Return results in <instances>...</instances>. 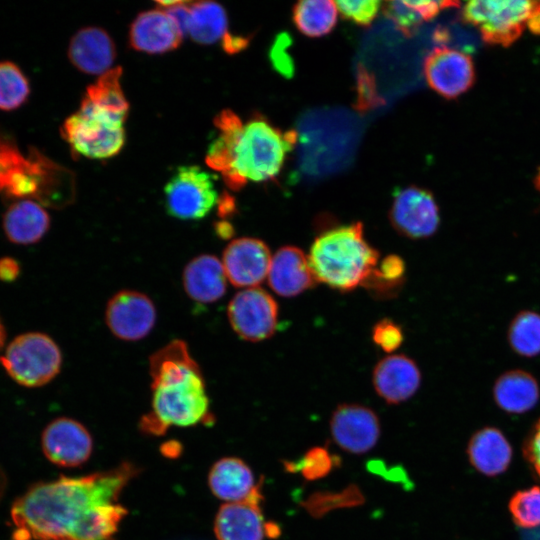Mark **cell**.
Masks as SVG:
<instances>
[{"instance_id":"cell-23","label":"cell","mask_w":540,"mask_h":540,"mask_svg":"<svg viewBox=\"0 0 540 540\" xmlns=\"http://www.w3.org/2000/svg\"><path fill=\"white\" fill-rule=\"evenodd\" d=\"M3 230L9 241L33 244L41 240L50 226L44 206L32 199L15 200L3 215Z\"/></svg>"},{"instance_id":"cell-5","label":"cell","mask_w":540,"mask_h":540,"mask_svg":"<svg viewBox=\"0 0 540 540\" xmlns=\"http://www.w3.org/2000/svg\"><path fill=\"white\" fill-rule=\"evenodd\" d=\"M0 194L62 207L73 199V175L34 147L23 151L12 136L0 131Z\"/></svg>"},{"instance_id":"cell-11","label":"cell","mask_w":540,"mask_h":540,"mask_svg":"<svg viewBox=\"0 0 540 540\" xmlns=\"http://www.w3.org/2000/svg\"><path fill=\"white\" fill-rule=\"evenodd\" d=\"M389 219L399 234L410 239L430 237L440 224L439 210L433 195L416 186L395 193Z\"/></svg>"},{"instance_id":"cell-14","label":"cell","mask_w":540,"mask_h":540,"mask_svg":"<svg viewBox=\"0 0 540 540\" xmlns=\"http://www.w3.org/2000/svg\"><path fill=\"white\" fill-rule=\"evenodd\" d=\"M330 431L334 442L352 454L371 450L380 436L377 414L359 404H342L331 417Z\"/></svg>"},{"instance_id":"cell-9","label":"cell","mask_w":540,"mask_h":540,"mask_svg":"<svg viewBox=\"0 0 540 540\" xmlns=\"http://www.w3.org/2000/svg\"><path fill=\"white\" fill-rule=\"evenodd\" d=\"M214 179L199 166L178 167L164 187L168 214L180 220L204 218L218 202Z\"/></svg>"},{"instance_id":"cell-26","label":"cell","mask_w":540,"mask_h":540,"mask_svg":"<svg viewBox=\"0 0 540 540\" xmlns=\"http://www.w3.org/2000/svg\"><path fill=\"white\" fill-rule=\"evenodd\" d=\"M493 397L499 408L512 414H522L539 401L540 389L530 373L516 369L501 374L494 383Z\"/></svg>"},{"instance_id":"cell-17","label":"cell","mask_w":540,"mask_h":540,"mask_svg":"<svg viewBox=\"0 0 540 540\" xmlns=\"http://www.w3.org/2000/svg\"><path fill=\"white\" fill-rule=\"evenodd\" d=\"M260 485L244 500L223 504L215 517L218 540H263L267 525L260 507Z\"/></svg>"},{"instance_id":"cell-15","label":"cell","mask_w":540,"mask_h":540,"mask_svg":"<svg viewBox=\"0 0 540 540\" xmlns=\"http://www.w3.org/2000/svg\"><path fill=\"white\" fill-rule=\"evenodd\" d=\"M272 256L260 239L242 237L223 251L222 265L229 282L238 288L256 287L268 276Z\"/></svg>"},{"instance_id":"cell-12","label":"cell","mask_w":540,"mask_h":540,"mask_svg":"<svg viewBox=\"0 0 540 540\" xmlns=\"http://www.w3.org/2000/svg\"><path fill=\"white\" fill-rule=\"evenodd\" d=\"M157 313L153 301L144 293L121 290L108 301L105 321L111 333L125 341H138L154 328Z\"/></svg>"},{"instance_id":"cell-8","label":"cell","mask_w":540,"mask_h":540,"mask_svg":"<svg viewBox=\"0 0 540 540\" xmlns=\"http://www.w3.org/2000/svg\"><path fill=\"white\" fill-rule=\"evenodd\" d=\"M0 362L18 384L39 387L60 372L62 354L56 342L40 332L17 336L6 348Z\"/></svg>"},{"instance_id":"cell-42","label":"cell","mask_w":540,"mask_h":540,"mask_svg":"<svg viewBox=\"0 0 540 540\" xmlns=\"http://www.w3.org/2000/svg\"><path fill=\"white\" fill-rule=\"evenodd\" d=\"M527 28L534 34L540 35V11L531 16Z\"/></svg>"},{"instance_id":"cell-38","label":"cell","mask_w":540,"mask_h":540,"mask_svg":"<svg viewBox=\"0 0 540 540\" xmlns=\"http://www.w3.org/2000/svg\"><path fill=\"white\" fill-rule=\"evenodd\" d=\"M325 461H329V455L324 450L315 449L304 460V474L306 477H318L325 474L328 471L330 465L317 464Z\"/></svg>"},{"instance_id":"cell-27","label":"cell","mask_w":540,"mask_h":540,"mask_svg":"<svg viewBox=\"0 0 540 540\" xmlns=\"http://www.w3.org/2000/svg\"><path fill=\"white\" fill-rule=\"evenodd\" d=\"M227 14L213 1L190 2L186 34L200 44H212L227 34Z\"/></svg>"},{"instance_id":"cell-36","label":"cell","mask_w":540,"mask_h":540,"mask_svg":"<svg viewBox=\"0 0 540 540\" xmlns=\"http://www.w3.org/2000/svg\"><path fill=\"white\" fill-rule=\"evenodd\" d=\"M290 43L291 41L287 34H279L270 50V60L275 70L286 77H291L293 74L292 59L286 53V48Z\"/></svg>"},{"instance_id":"cell-25","label":"cell","mask_w":540,"mask_h":540,"mask_svg":"<svg viewBox=\"0 0 540 540\" xmlns=\"http://www.w3.org/2000/svg\"><path fill=\"white\" fill-rule=\"evenodd\" d=\"M208 484L212 493L226 503L244 500L258 487L250 467L236 457H225L214 463Z\"/></svg>"},{"instance_id":"cell-18","label":"cell","mask_w":540,"mask_h":540,"mask_svg":"<svg viewBox=\"0 0 540 540\" xmlns=\"http://www.w3.org/2000/svg\"><path fill=\"white\" fill-rule=\"evenodd\" d=\"M183 36L172 17L159 8L138 14L129 29L131 47L148 54H162L178 48Z\"/></svg>"},{"instance_id":"cell-45","label":"cell","mask_w":540,"mask_h":540,"mask_svg":"<svg viewBox=\"0 0 540 540\" xmlns=\"http://www.w3.org/2000/svg\"><path fill=\"white\" fill-rule=\"evenodd\" d=\"M4 339H5V331H4V327L0 321V349L2 348L3 346V343H4Z\"/></svg>"},{"instance_id":"cell-46","label":"cell","mask_w":540,"mask_h":540,"mask_svg":"<svg viewBox=\"0 0 540 540\" xmlns=\"http://www.w3.org/2000/svg\"><path fill=\"white\" fill-rule=\"evenodd\" d=\"M534 183L536 188L540 191V168L538 169V172L535 176Z\"/></svg>"},{"instance_id":"cell-37","label":"cell","mask_w":540,"mask_h":540,"mask_svg":"<svg viewBox=\"0 0 540 540\" xmlns=\"http://www.w3.org/2000/svg\"><path fill=\"white\" fill-rule=\"evenodd\" d=\"M523 453L533 470L540 478V419L526 439Z\"/></svg>"},{"instance_id":"cell-40","label":"cell","mask_w":540,"mask_h":540,"mask_svg":"<svg viewBox=\"0 0 540 540\" xmlns=\"http://www.w3.org/2000/svg\"><path fill=\"white\" fill-rule=\"evenodd\" d=\"M248 43V39L244 37L239 36H232L230 34H226L223 37V48L227 53H237L243 48L246 47Z\"/></svg>"},{"instance_id":"cell-13","label":"cell","mask_w":540,"mask_h":540,"mask_svg":"<svg viewBox=\"0 0 540 540\" xmlns=\"http://www.w3.org/2000/svg\"><path fill=\"white\" fill-rule=\"evenodd\" d=\"M423 73L428 85L449 99L466 92L475 81L471 56L446 46L435 47L428 53L423 63Z\"/></svg>"},{"instance_id":"cell-31","label":"cell","mask_w":540,"mask_h":540,"mask_svg":"<svg viewBox=\"0 0 540 540\" xmlns=\"http://www.w3.org/2000/svg\"><path fill=\"white\" fill-rule=\"evenodd\" d=\"M30 83L22 69L12 61H0V110L13 111L26 103Z\"/></svg>"},{"instance_id":"cell-4","label":"cell","mask_w":540,"mask_h":540,"mask_svg":"<svg viewBox=\"0 0 540 540\" xmlns=\"http://www.w3.org/2000/svg\"><path fill=\"white\" fill-rule=\"evenodd\" d=\"M121 75V67L102 74L87 87L78 110L63 122L61 135L75 156L107 159L123 148L129 103Z\"/></svg>"},{"instance_id":"cell-21","label":"cell","mask_w":540,"mask_h":540,"mask_svg":"<svg viewBox=\"0 0 540 540\" xmlns=\"http://www.w3.org/2000/svg\"><path fill=\"white\" fill-rule=\"evenodd\" d=\"M116 57V48L110 35L98 27L78 30L70 40L68 58L81 72L102 75L109 71Z\"/></svg>"},{"instance_id":"cell-24","label":"cell","mask_w":540,"mask_h":540,"mask_svg":"<svg viewBox=\"0 0 540 540\" xmlns=\"http://www.w3.org/2000/svg\"><path fill=\"white\" fill-rule=\"evenodd\" d=\"M467 455L471 465L486 476H496L508 468L512 448L503 433L495 427L475 432L469 440Z\"/></svg>"},{"instance_id":"cell-3","label":"cell","mask_w":540,"mask_h":540,"mask_svg":"<svg viewBox=\"0 0 540 540\" xmlns=\"http://www.w3.org/2000/svg\"><path fill=\"white\" fill-rule=\"evenodd\" d=\"M149 373L152 410L142 422L149 432H163L169 426H193L207 417L205 381L184 341L175 339L153 353Z\"/></svg>"},{"instance_id":"cell-32","label":"cell","mask_w":540,"mask_h":540,"mask_svg":"<svg viewBox=\"0 0 540 540\" xmlns=\"http://www.w3.org/2000/svg\"><path fill=\"white\" fill-rule=\"evenodd\" d=\"M405 263L398 255H388L381 259L369 277L362 284L379 297L396 294L404 281Z\"/></svg>"},{"instance_id":"cell-35","label":"cell","mask_w":540,"mask_h":540,"mask_svg":"<svg viewBox=\"0 0 540 540\" xmlns=\"http://www.w3.org/2000/svg\"><path fill=\"white\" fill-rule=\"evenodd\" d=\"M373 342L385 352H393L404 340L402 328L391 319H382L372 328Z\"/></svg>"},{"instance_id":"cell-19","label":"cell","mask_w":540,"mask_h":540,"mask_svg":"<svg viewBox=\"0 0 540 540\" xmlns=\"http://www.w3.org/2000/svg\"><path fill=\"white\" fill-rule=\"evenodd\" d=\"M376 393L389 404H399L411 398L421 383V372L410 357L397 354L380 360L372 374Z\"/></svg>"},{"instance_id":"cell-10","label":"cell","mask_w":540,"mask_h":540,"mask_svg":"<svg viewBox=\"0 0 540 540\" xmlns=\"http://www.w3.org/2000/svg\"><path fill=\"white\" fill-rule=\"evenodd\" d=\"M278 314L275 299L259 287L239 291L227 308L232 329L241 339L249 342L270 338L276 331Z\"/></svg>"},{"instance_id":"cell-6","label":"cell","mask_w":540,"mask_h":540,"mask_svg":"<svg viewBox=\"0 0 540 540\" xmlns=\"http://www.w3.org/2000/svg\"><path fill=\"white\" fill-rule=\"evenodd\" d=\"M308 259L317 281L348 292L369 277L379 262V253L366 241L363 225L355 222L316 237Z\"/></svg>"},{"instance_id":"cell-7","label":"cell","mask_w":540,"mask_h":540,"mask_svg":"<svg viewBox=\"0 0 540 540\" xmlns=\"http://www.w3.org/2000/svg\"><path fill=\"white\" fill-rule=\"evenodd\" d=\"M538 11L540 1L472 0L462 7L461 18L475 26L486 43L507 47L521 36Z\"/></svg>"},{"instance_id":"cell-34","label":"cell","mask_w":540,"mask_h":540,"mask_svg":"<svg viewBox=\"0 0 540 540\" xmlns=\"http://www.w3.org/2000/svg\"><path fill=\"white\" fill-rule=\"evenodd\" d=\"M334 2L343 17L360 25H369L376 17L381 5V2L377 0H338Z\"/></svg>"},{"instance_id":"cell-29","label":"cell","mask_w":540,"mask_h":540,"mask_svg":"<svg viewBox=\"0 0 540 540\" xmlns=\"http://www.w3.org/2000/svg\"><path fill=\"white\" fill-rule=\"evenodd\" d=\"M293 21L300 32L309 37L329 33L337 21V8L330 0H303L293 8Z\"/></svg>"},{"instance_id":"cell-43","label":"cell","mask_w":540,"mask_h":540,"mask_svg":"<svg viewBox=\"0 0 540 540\" xmlns=\"http://www.w3.org/2000/svg\"><path fill=\"white\" fill-rule=\"evenodd\" d=\"M216 232L222 238H229L233 234V228L229 223L221 222V223H218V227L216 228Z\"/></svg>"},{"instance_id":"cell-44","label":"cell","mask_w":540,"mask_h":540,"mask_svg":"<svg viewBox=\"0 0 540 540\" xmlns=\"http://www.w3.org/2000/svg\"><path fill=\"white\" fill-rule=\"evenodd\" d=\"M5 482H6V480H5L4 473H3V471L0 469V499L2 498L3 493H4Z\"/></svg>"},{"instance_id":"cell-30","label":"cell","mask_w":540,"mask_h":540,"mask_svg":"<svg viewBox=\"0 0 540 540\" xmlns=\"http://www.w3.org/2000/svg\"><path fill=\"white\" fill-rule=\"evenodd\" d=\"M508 341L513 351L524 357L540 354V314L521 311L511 321Z\"/></svg>"},{"instance_id":"cell-33","label":"cell","mask_w":540,"mask_h":540,"mask_svg":"<svg viewBox=\"0 0 540 540\" xmlns=\"http://www.w3.org/2000/svg\"><path fill=\"white\" fill-rule=\"evenodd\" d=\"M509 511L514 523L521 528L540 525V487L533 486L516 492L509 501Z\"/></svg>"},{"instance_id":"cell-41","label":"cell","mask_w":540,"mask_h":540,"mask_svg":"<svg viewBox=\"0 0 540 540\" xmlns=\"http://www.w3.org/2000/svg\"><path fill=\"white\" fill-rule=\"evenodd\" d=\"M220 200H221V204L219 207V213L221 215L230 214L235 208L233 199L230 198L228 195H225V197H222Z\"/></svg>"},{"instance_id":"cell-20","label":"cell","mask_w":540,"mask_h":540,"mask_svg":"<svg viewBox=\"0 0 540 540\" xmlns=\"http://www.w3.org/2000/svg\"><path fill=\"white\" fill-rule=\"evenodd\" d=\"M316 282L308 257L298 247H281L272 257L268 283L279 296H297Z\"/></svg>"},{"instance_id":"cell-16","label":"cell","mask_w":540,"mask_h":540,"mask_svg":"<svg viewBox=\"0 0 540 540\" xmlns=\"http://www.w3.org/2000/svg\"><path fill=\"white\" fill-rule=\"evenodd\" d=\"M41 442L45 456L63 467L83 464L93 448L89 431L78 421L66 417L50 422L43 431Z\"/></svg>"},{"instance_id":"cell-1","label":"cell","mask_w":540,"mask_h":540,"mask_svg":"<svg viewBox=\"0 0 540 540\" xmlns=\"http://www.w3.org/2000/svg\"><path fill=\"white\" fill-rule=\"evenodd\" d=\"M134 472L124 464L33 486L12 507L14 540H107L126 514L118 497Z\"/></svg>"},{"instance_id":"cell-28","label":"cell","mask_w":540,"mask_h":540,"mask_svg":"<svg viewBox=\"0 0 540 540\" xmlns=\"http://www.w3.org/2000/svg\"><path fill=\"white\" fill-rule=\"evenodd\" d=\"M459 6L451 1H389L385 3V15L405 35H411L419 25L434 18L441 10Z\"/></svg>"},{"instance_id":"cell-2","label":"cell","mask_w":540,"mask_h":540,"mask_svg":"<svg viewBox=\"0 0 540 540\" xmlns=\"http://www.w3.org/2000/svg\"><path fill=\"white\" fill-rule=\"evenodd\" d=\"M214 125L218 134L209 145L206 163L232 190L248 181L276 177L297 139L294 130L282 131L261 116L243 123L230 109L222 110Z\"/></svg>"},{"instance_id":"cell-39","label":"cell","mask_w":540,"mask_h":540,"mask_svg":"<svg viewBox=\"0 0 540 540\" xmlns=\"http://www.w3.org/2000/svg\"><path fill=\"white\" fill-rule=\"evenodd\" d=\"M20 273L19 263L11 257L0 258V280L11 282Z\"/></svg>"},{"instance_id":"cell-22","label":"cell","mask_w":540,"mask_h":540,"mask_svg":"<svg viewBox=\"0 0 540 540\" xmlns=\"http://www.w3.org/2000/svg\"><path fill=\"white\" fill-rule=\"evenodd\" d=\"M182 283L186 294L194 301L210 304L226 292L227 277L222 262L214 255L194 257L185 266Z\"/></svg>"}]
</instances>
